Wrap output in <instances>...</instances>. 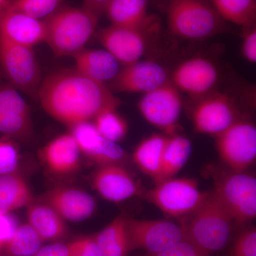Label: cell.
Returning <instances> with one entry per match:
<instances>
[{"instance_id": "obj_1", "label": "cell", "mask_w": 256, "mask_h": 256, "mask_svg": "<svg viewBox=\"0 0 256 256\" xmlns=\"http://www.w3.org/2000/svg\"><path fill=\"white\" fill-rule=\"evenodd\" d=\"M44 110L68 128L92 122L98 114L117 110L120 100L106 84L95 82L74 69L50 74L37 92Z\"/></svg>"}, {"instance_id": "obj_2", "label": "cell", "mask_w": 256, "mask_h": 256, "mask_svg": "<svg viewBox=\"0 0 256 256\" xmlns=\"http://www.w3.org/2000/svg\"><path fill=\"white\" fill-rule=\"evenodd\" d=\"M100 16L82 6L58 10L44 20V42L57 56L73 57L84 50Z\"/></svg>"}, {"instance_id": "obj_3", "label": "cell", "mask_w": 256, "mask_h": 256, "mask_svg": "<svg viewBox=\"0 0 256 256\" xmlns=\"http://www.w3.org/2000/svg\"><path fill=\"white\" fill-rule=\"evenodd\" d=\"M233 222L225 208L210 192L201 206L186 218L184 217L180 225L185 238L210 255L226 246L232 236Z\"/></svg>"}, {"instance_id": "obj_4", "label": "cell", "mask_w": 256, "mask_h": 256, "mask_svg": "<svg viewBox=\"0 0 256 256\" xmlns=\"http://www.w3.org/2000/svg\"><path fill=\"white\" fill-rule=\"evenodd\" d=\"M166 18L170 33L184 40H206L228 28L227 23L205 0H171Z\"/></svg>"}, {"instance_id": "obj_5", "label": "cell", "mask_w": 256, "mask_h": 256, "mask_svg": "<svg viewBox=\"0 0 256 256\" xmlns=\"http://www.w3.org/2000/svg\"><path fill=\"white\" fill-rule=\"evenodd\" d=\"M212 194L232 220L244 223L256 216V178L242 172L216 174Z\"/></svg>"}, {"instance_id": "obj_6", "label": "cell", "mask_w": 256, "mask_h": 256, "mask_svg": "<svg viewBox=\"0 0 256 256\" xmlns=\"http://www.w3.org/2000/svg\"><path fill=\"white\" fill-rule=\"evenodd\" d=\"M210 192H202L198 183L192 178H171L144 192V200L162 212L172 217H184L198 208Z\"/></svg>"}, {"instance_id": "obj_7", "label": "cell", "mask_w": 256, "mask_h": 256, "mask_svg": "<svg viewBox=\"0 0 256 256\" xmlns=\"http://www.w3.org/2000/svg\"><path fill=\"white\" fill-rule=\"evenodd\" d=\"M0 64L15 88L32 95L37 94L42 84L41 70L33 48L0 36Z\"/></svg>"}, {"instance_id": "obj_8", "label": "cell", "mask_w": 256, "mask_h": 256, "mask_svg": "<svg viewBox=\"0 0 256 256\" xmlns=\"http://www.w3.org/2000/svg\"><path fill=\"white\" fill-rule=\"evenodd\" d=\"M216 137L218 156L232 171L244 172L255 162L256 128L252 122L238 120Z\"/></svg>"}, {"instance_id": "obj_9", "label": "cell", "mask_w": 256, "mask_h": 256, "mask_svg": "<svg viewBox=\"0 0 256 256\" xmlns=\"http://www.w3.org/2000/svg\"><path fill=\"white\" fill-rule=\"evenodd\" d=\"M129 250L158 254L185 238L181 225L168 220H126Z\"/></svg>"}, {"instance_id": "obj_10", "label": "cell", "mask_w": 256, "mask_h": 256, "mask_svg": "<svg viewBox=\"0 0 256 256\" xmlns=\"http://www.w3.org/2000/svg\"><path fill=\"white\" fill-rule=\"evenodd\" d=\"M180 90L169 80L158 88L143 94L138 108L149 124L166 130L170 136L174 130L182 110Z\"/></svg>"}, {"instance_id": "obj_11", "label": "cell", "mask_w": 256, "mask_h": 256, "mask_svg": "<svg viewBox=\"0 0 256 256\" xmlns=\"http://www.w3.org/2000/svg\"><path fill=\"white\" fill-rule=\"evenodd\" d=\"M192 118L196 132L216 136L238 120V111L230 96L214 92L200 98Z\"/></svg>"}, {"instance_id": "obj_12", "label": "cell", "mask_w": 256, "mask_h": 256, "mask_svg": "<svg viewBox=\"0 0 256 256\" xmlns=\"http://www.w3.org/2000/svg\"><path fill=\"white\" fill-rule=\"evenodd\" d=\"M80 153L98 166L121 164L126 158L124 150L117 142L102 137L92 122H84L69 128Z\"/></svg>"}, {"instance_id": "obj_13", "label": "cell", "mask_w": 256, "mask_h": 256, "mask_svg": "<svg viewBox=\"0 0 256 256\" xmlns=\"http://www.w3.org/2000/svg\"><path fill=\"white\" fill-rule=\"evenodd\" d=\"M218 80V72L213 62L204 57L184 60L173 70L170 82L178 90L194 97L210 94Z\"/></svg>"}, {"instance_id": "obj_14", "label": "cell", "mask_w": 256, "mask_h": 256, "mask_svg": "<svg viewBox=\"0 0 256 256\" xmlns=\"http://www.w3.org/2000/svg\"><path fill=\"white\" fill-rule=\"evenodd\" d=\"M164 67L152 60H138L124 66L112 80L114 92L146 94L169 82Z\"/></svg>"}, {"instance_id": "obj_15", "label": "cell", "mask_w": 256, "mask_h": 256, "mask_svg": "<svg viewBox=\"0 0 256 256\" xmlns=\"http://www.w3.org/2000/svg\"><path fill=\"white\" fill-rule=\"evenodd\" d=\"M148 32L110 25L100 30L98 40L104 50L126 66L140 60L144 55Z\"/></svg>"}, {"instance_id": "obj_16", "label": "cell", "mask_w": 256, "mask_h": 256, "mask_svg": "<svg viewBox=\"0 0 256 256\" xmlns=\"http://www.w3.org/2000/svg\"><path fill=\"white\" fill-rule=\"evenodd\" d=\"M0 133L24 140L31 136L32 121L28 104L11 86H0Z\"/></svg>"}, {"instance_id": "obj_17", "label": "cell", "mask_w": 256, "mask_h": 256, "mask_svg": "<svg viewBox=\"0 0 256 256\" xmlns=\"http://www.w3.org/2000/svg\"><path fill=\"white\" fill-rule=\"evenodd\" d=\"M92 188L102 198L121 202L142 193L131 173L121 164L98 166L92 175Z\"/></svg>"}, {"instance_id": "obj_18", "label": "cell", "mask_w": 256, "mask_h": 256, "mask_svg": "<svg viewBox=\"0 0 256 256\" xmlns=\"http://www.w3.org/2000/svg\"><path fill=\"white\" fill-rule=\"evenodd\" d=\"M44 20L4 10L0 13V36L16 44L33 48L45 42Z\"/></svg>"}, {"instance_id": "obj_19", "label": "cell", "mask_w": 256, "mask_h": 256, "mask_svg": "<svg viewBox=\"0 0 256 256\" xmlns=\"http://www.w3.org/2000/svg\"><path fill=\"white\" fill-rule=\"evenodd\" d=\"M46 204L64 220H86L95 212L96 203L92 195L76 188H57L46 195Z\"/></svg>"}, {"instance_id": "obj_20", "label": "cell", "mask_w": 256, "mask_h": 256, "mask_svg": "<svg viewBox=\"0 0 256 256\" xmlns=\"http://www.w3.org/2000/svg\"><path fill=\"white\" fill-rule=\"evenodd\" d=\"M80 154L78 144L70 133L52 140L40 152L47 170L56 175H69L78 171Z\"/></svg>"}, {"instance_id": "obj_21", "label": "cell", "mask_w": 256, "mask_h": 256, "mask_svg": "<svg viewBox=\"0 0 256 256\" xmlns=\"http://www.w3.org/2000/svg\"><path fill=\"white\" fill-rule=\"evenodd\" d=\"M105 13L114 26L150 32L158 25L148 14V0H111Z\"/></svg>"}, {"instance_id": "obj_22", "label": "cell", "mask_w": 256, "mask_h": 256, "mask_svg": "<svg viewBox=\"0 0 256 256\" xmlns=\"http://www.w3.org/2000/svg\"><path fill=\"white\" fill-rule=\"evenodd\" d=\"M75 69L95 82H112L120 70L118 60L105 50H82L74 56Z\"/></svg>"}, {"instance_id": "obj_23", "label": "cell", "mask_w": 256, "mask_h": 256, "mask_svg": "<svg viewBox=\"0 0 256 256\" xmlns=\"http://www.w3.org/2000/svg\"><path fill=\"white\" fill-rule=\"evenodd\" d=\"M28 224L33 227L44 242L60 238L66 233L63 218L50 205L35 204L28 206Z\"/></svg>"}, {"instance_id": "obj_24", "label": "cell", "mask_w": 256, "mask_h": 256, "mask_svg": "<svg viewBox=\"0 0 256 256\" xmlns=\"http://www.w3.org/2000/svg\"><path fill=\"white\" fill-rule=\"evenodd\" d=\"M192 150V142L188 138L175 134L168 136L156 183L174 178L188 161Z\"/></svg>"}, {"instance_id": "obj_25", "label": "cell", "mask_w": 256, "mask_h": 256, "mask_svg": "<svg viewBox=\"0 0 256 256\" xmlns=\"http://www.w3.org/2000/svg\"><path fill=\"white\" fill-rule=\"evenodd\" d=\"M33 202L30 186L18 172L0 175V214L28 206Z\"/></svg>"}, {"instance_id": "obj_26", "label": "cell", "mask_w": 256, "mask_h": 256, "mask_svg": "<svg viewBox=\"0 0 256 256\" xmlns=\"http://www.w3.org/2000/svg\"><path fill=\"white\" fill-rule=\"evenodd\" d=\"M168 136L161 134H152L143 139L133 152L132 160L138 168L154 182L159 175Z\"/></svg>"}, {"instance_id": "obj_27", "label": "cell", "mask_w": 256, "mask_h": 256, "mask_svg": "<svg viewBox=\"0 0 256 256\" xmlns=\"http://www.w3.org/2000/svg\"><path fill=\"white\" fill-rule=\"evenodd\" d=\"M226 22L246 28L256 26V0H208Z\"/></svg>"}, {"instance_id": "obj_28", "label": "cell", "mask_w": 256, "mask_h": 256, "mask_svg": "<svg viewBox=\"0 0 256 256\" xmlns=\"http://www.w3.org/2000/svg\"><path fill=\"white\" fill-rule=\"evenodd\" d=\"M126 220L120 216L94 236L102 256H127L130 250Z\"/></svg>"}, {"instance_id": "obj_29", "label": "cell", "mask_w": 256, "mask_h": 256, "mask_svg": "<svg viewBox=\"0 0 256 256\" xmlns=\"http://www.w3.org/2000/svg\"><path fill=\"white\" fill-rule=\"evenodd\" d=\"M44 240L30 224L18 226L12 236L1 246L4 256H33Z\"/></svg>"}, {"instance_id": "obj_30", "label": "cell", "mask_w": 256, "mask_h": 256, "mask_svg": "<svg viewBox=\"0 0 256 256\" xmlns=\"http://www.w3.org/2000/svg\"><path fill=\"white\" fill-rule=\"evenodd\" d=\"M92 122L101 136L112 142L122 140L128 133L127 121L116 110L104 111Z\"/></svg>"}, {"instance_id": "obj_31", "label": "cell", "mask_w": 256, "mask_h": 256, "mask_svg": "<svg viewBox=\"0 0 256 256\" xmlns=\"http://www.w3.org/2000/svg\"><path fill=\"white\" fill-rule=\"evenodd\" d=\"M64 0H12L4 10L46 20L58 10ZM3 12V11H2Z\"/></svg>"}, {"instance_id": "obj_32", "label": "cell", "mask_w": 256, "mask_h": 256, "mask_svg": "<svg viewBox=\"0 0 256 256\" xmlns=\"http://www.w3.org/2000/svg\"><path fill=\"white\" fill-rule=\"evenodd\" d=\"M20 162L18 146L9 140H0V175L16 172Z\"/></svg>"}, {"instance_id": "obj_33", "label": "cell", "mask_w": 256, "mask_h": 256, "mask_svg": "<svg viewBox=\"0 0 256 256\" xmlns=\"http://www.w3.org/2000/svg\"><path fill=\"white\" fill-rule=\"evenodd\" d=\"M228 256H256V230H244L234 242Z\"/></svg>"}, {"instance_id": "obj_34", "label": "cell", "mask_w": 256, "mask_h": 256, "mask_svg": "<svg viewBox=\"0 0 256 256\" xmlns=\"http://www.w3.org/2000/svg\"><path fill=\"white\" fill-rule=\"evenodd\" d=\"M84 238L66 244H52L42 247L33 256H75L82 246Z\"/></svg>"}, {"instance_id": "obj_35", "label": "cell", "mask_w": 256, "mask_h": 256, "mask_svg": "<svg viewBox=\"0 0 256 256\" xmlns=\"http://www.w3.org/2000/svg\"><path fill=\"white\" fill-rule=\"evenodd\" d=\"M148 256H210L186 238L158 254Z\"/></svg>"}, {"instance_id": "obj_36", "label": "cell", "mask_w": 256, "mask_h": 256, "mask_svg": "<svg viewBox=\"0 0 256 256\" xmlns=\"http://www.w3.org/2000/svg\"><path fill=\"white\" fill-rule=\"evenodd\" d=\"M244 40L242 42V54L248 62H256V26L244 28Z\"/></svg>"}, {"instance_id": "obj_37", "label": "cell", "mask_w": 256, "mask_h": 256, "mask_svg": "<svg viewBox=\"0 0 256 256\" xmlns=\"http://www.w3.org/2000/svg\"><path fill=\"white\" fill-rule=\"evenodd\" d=\"M18 218L10 214H0V246L9 240L18 226Z\"/></svg>"}, {"instance_id": "obj_38", "label": "cell", "mask_w": 256, "mask_h": 256, "mask_svg": "<svg viewBox=\"0 0 256 256\" xmlns=\"http://www.w3.org/2000/svg\"><path fill=\"white\" fill-rule=\"evenodd\" d=\"M75 256H102L94 237L84 238L82 246Z\"/></svg>"}, {"instance_id": "obj_39", "label": "cell", "mask_w": 256, "mask_h": 256, "mask_svg": "<svg viewBox=\"0 0 256 256\" xmlns=\"http://www.w3.org/2000/svg\"><path fill=\"white\" fill-rule=\"evenodd\" d=\"M111 0H84L82 6L100 16Z\"/></svg>"}, {"instance_id": "obj_40", "label": "cell", "mask_w": 256, "mask_h": 256, "mask_svg": "<svg viewBox=\"0 0 256 256\" xmlns=\"http://www.w3.org/2000/svg\"><path fill=\"white\" fill-rule=\"evenodd\" d=\"M10 0H0V13L4 11L6 5L9 3Z\"/></svg>"}, {"instance_id": "obj_41", "label": "cell", "mask_w": 256, "mask_h": 256, "mask_svg": "<svg viewBox=\"0 0 256 256\" xmlns=\"http://www.w3.org/2000/svg\"><path fill=\"white\" fill-rule=\"evenodd\" d=\"M0 256H4V254H3L2 252L1 246H0Z\"/></svg>"}]
</instances>
